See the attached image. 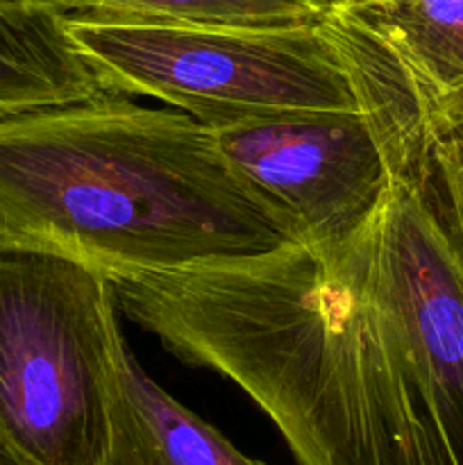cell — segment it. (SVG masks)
Returning <instances> with one entry per match:
<instances>
[{"label": "cell", "mask_w": 463, "mask_h": 465, "mask_svg": "<svg viewBox=\"0 0 463 465\" xmlns=\"http://www.w3.org/2000/svg\"><path fill=\"white\" fill-rule=\"evenodd\" d=\"M109 282L168 352L234 381L298 465H463V277L398 177L343 239Z\"/></svg>", "instance_id": "1"}, {"label": "cell", "mask_w": 463, "mask_h": 465, "mask_svg": "<svg viewBox=\"0 0 463 465\" xmlns=\"http://www.w3.org/2000/svg\"><path fill=\"white\" fill-rule=\"evenodd\" d=\"M291 243L289 221L189 114L109 94L0 121V250L54 254L112 280Z\"/></svg>", "instance_id": "2"}, {"label": "cell", "mask_w": 463, "mask_h": 465, "mask_svg": "<svg viewBox=\"0 0 463 465\" xmlns=\"http://www.w3.org/2000/svg\"><path fill=\"white\" fill-rule=\"evenodd\" d=\"M89 266L0 250V465H107L130 352Z\"/></svg>", "instance_id": "3"}, {"label": "cell", "mask_w": 463, "mask_h": 465, "mask_svg": "<svg viewBox=\"0 0 463 465\" xmlns=\"http://www.w3.org/2000/svg\"><path fill=\"white\" fill-rule=\"evenodd\" d=\"M104 89L145 95L202 125L286 112H361L352 75L322 23L186 27L66 16Z\"/></svg>", "instance_id": "4"}, {"label": "cell", "mask_w": 463, "mask_h": 465, "mask_svg": "<svg viewBox=\"0 0 463 465\" xmlns=\"http://www.w3.org/2000/svg\"><path fill=\"white\" fill-rule=\"evenodd\" d=\"M209 130L232 171L289 221L300 243L352 234L395 184L363 112H286Z\"/></svg>", "instance_id": "5"}, {"label": "cell", "mask_w": 463, "mask_h": 465, "mask_svg": "<svg viewBox=\"0 0 463 465\" xmlns=\"http://www.w3.org/2000/svg\"><path fill=\"white\" fill-rule=\"evenodd\" d=\"M320 23L390 168L427 121L463 107V0H330Z\"/></svg>", "instance_id": "6"}, {"label": "cell", "mask_w": 463, "mask_h": 465, "mask_svg": "<svg viewBox=\"0 0 463 465\" xmlns=\"http://www.w3.org/2000/svg\"><path fill=\"white\" fill-rule=\"evenodd\" d=\"M109 95L50 0L0 3V121Z\"/></svg>", "instance_id": "7"}, {"label": "cell", "mask_w": 463, "mask_h": 465, "mask_svg": "<svg viewBox=\"0 0 463 465\" xmlns=\"http://www.w3.org/2000/svg\"><path fill=\"white\" fill-rule=\"evenodd\" d=\"M107 465H266L250 459L212 425L177 402L134 354L123 363V398L113 418Z\"/></svg>", "instance_id": "8"}, {"label": "cell", "mask_w": 463, "mask_h": 465, "mask_svg": "<svg viewBox=\"0 0 463 465\" xmlns=\"http://www.w3.org/2000/svg\"><path fill=\"white\" fill-rule=\"evenodd\" d=\"M393 175L411 189L463 277V109L427 121L393 163Z\"/></svg>", "instance_id": "9"}, {"label": "cell", "mask_w": 463, "mask_h": 465, "mask_svg": "<svg viewBox=\"0 0 463 465\" xmlns=\"http://www.w3.org/2000/svg\"><path fill=\"white\" fill-rule=\"evenodd\" d=\"M86 21L186 27H298L320 23L330 0H50Z\"/></svg>", "instance_id": "10"}, {"label": "cell", "mask_w": 463, "mask_h": 465, "mask_svg": "<svg viewBox=\"0 0 463 465\" xmlns=\"http://www.w3.org/2000/svg\"><path fill=\"white\" fill-rule=\"evenodd\" d=\"M0 3H23V0H0Z\"/></svg>", "instance_id": "11"}, {"label": "cell", "mask_w": 463, "mask_h": 465, "mask_svg": "<svg viewBox=\"0 0 463 465\" xmlns=\"http://www.w3.org/2000/svg\"><path fill=\"white\" fill-rule=\"evenodd\" d=\"M458 109H463V107H458ZM452 112H454V109H452Z\"/></svg>", "instance_id": "12"}]
</instances>
